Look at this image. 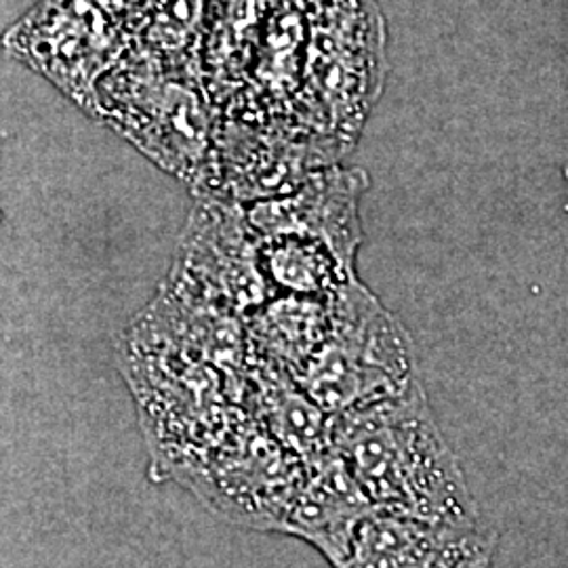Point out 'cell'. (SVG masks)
I'll return each mask as SVG.
<instances>
[{
  "mask_svg": "<svg viewBox=\"0 0 568 568\" xmlns=\"http://www.w3.org/2000/svg\"><path fill=\"white\" fill-rule=\"evenodd\" d=\"M331 445L373 508L450 527L483 525L422 382L333 415Z\"/></svg>",
  "mask_w": 568,
  "mask_h": 568,
  "instance_id": "6da1fadb",
  "label": "cell"
},
{
  "mask_svg": "<svg viewBox=\"0 0 568 568\" xmlns=\"http://www.w3.org/2000/svg\"><path fill=\"white\" fill-rule=\"evenodd\" d=\"M293 379L333 417L403 394L419 375L405 326L352 278L331 295L326 339Z\"/></svg>",
  "mask_w": 568,
  "mask_h": 568,
  "instance_id": "7a4b0ae2",
  "label": "cell"
},
{
  "mask_svg": "<svg viewBox=\"0 0 568 568\" xmlns=\"http://www.w3.org/2000/svg\"><path fill=\"white\" fill-rule=\"evenodd\" d=\"M4 51L74 102H91V74L112 53V34L91 0H39L2 37Z\"/></svg>",
  "mask_w": 568,
  "mask_h": 568,
  "instance_id": "3957f363",
  "label": "cell"
},
{
  "mask_svg": "<svg viewBox=\"0 0 568 568\" xmlns=\"http://www.w3.org/2000/svg\"><path fill=\"white\" fill-rule=\"evenodd\" d=\"M495 532L450 527L373 508L335 568H450Z\"/></svg>",
  "mask_w": 568,
  "mask_h": 568,
  "instance_id": "277c9868",
  "label": "cell"
},
{
  "mask_svg": "<svg viewBox=\"0 0 568 568\" xmlns=\"http://www.w3.org/2000/svg\"><path fill=\"white\" fill-rule=\"evenodd\" d=\"M373 511L363 488L335 448L305 462V476L284 518L288 532L321 551L335 568L344 560L358 525Z\"/></svg>",
  "mask_w": 568,
  "mask_h": 568,
  "instance_id": "5b68a950",
  "label": "cell"
},
{
  "mask_svg": "<svg viewBox=\"0 0 568 568\" xmlns=\"http://www.w3.org/2000/svg\"><path fill=\"white\" fill-rule=\"evenodd\" d=\"M356 183L358 180L349 173L325 175L321 182L305 183L295 196L257 204L248 224L262 236L305 234L321 239L352 265L358 243Z\"/></svg>",
  "mask_w": 568,
  "mask_h": 568,
  "instance_id": "8992f818",
  "label": "cell"
},
{
  "mask_svg": "<svg viewBox=\"0 0 568 568\" xmlns=\"http://www.w3.org/2000/svg\"><path fill=\"white\" fill-rule=\"evenodd\" d=\"M331 326V297L270 295L248 312V344L262 365L295 377L323 345Z\"/></svg>",
  "mask_w": 568,
  "mask_h": 568,
  "instance_id": "52a82bcc",
  "label": "cell"
},
{
  "mask_svg": "<svg viewBox=\"0 0 568 568\" xmlns=\"http://www.w3.org/2000/svg\"><path fill=\"white\" fill-rule=\"evenodd\" d=\"M257 264L270 293L328 300L354 278L352 265L331 244L305 234H274L257 241Z\"/></svg>",
  "mask_w": 568,
  "mask_h": 568,
  "instance_id": "ba28073f",
  "label": "cell"
},
{
  "mask_svg": "<svg viewBox=\"0 0 568 568\" xmlns=\"http://www.w3.org/2000/svg\"><path fill=\"white\" fill-rule=\"evenodd\" d=\"M497 548V535L488 537L485 544L471 549L457 565L450 568H493V554Z\"/></svg>",
  "mask_w": 568,
  "mask_h": 568,
  "instance_id": "9c48e42d",
  "label": "cell"
}]
</instances>
